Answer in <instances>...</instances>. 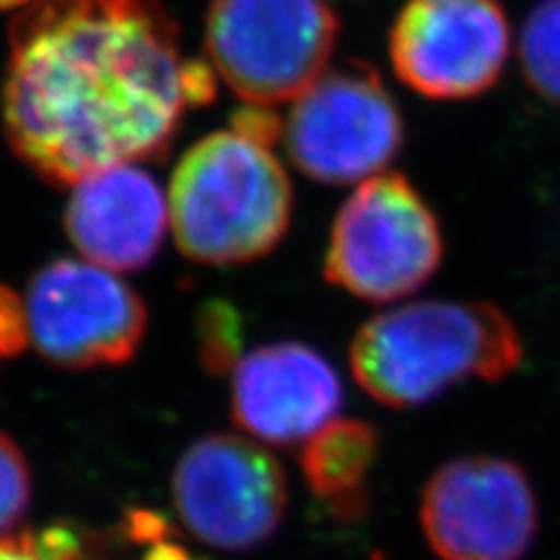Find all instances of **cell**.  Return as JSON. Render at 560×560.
<instances>
[{
  "label": "cell",
  "instance_id": "3957f363",
  "mask_svg": "<svg viewBox=\"0 0 560 560\" xmlns=\"http://www.w3.org/2000/svg\"><path fill=\"white\" fill-rule=\"evenodd\" d=\"M292 183L273 154L238 129L201 138L175 168L168 220L185 257L208 267L269 255L292 220Z\"/></svg>",
  "mask_w": 560,
  "mask_h": 560
},
{
  "label": "cell",
  "instance_id": "9a60e30c",
  "mask_svg": "<svg viewBox=\"0 0 560 560\" xmlns=\"http://www.w3.org/2000/svg\"><path fill=\"white\" fill-rule=\"evenodd\" d=\"M201 360L210 374H226L243 355V320L226 302H208L199 315Z\"/></svg>",
  "mask_w": 560,
  "mask_h": 560
},
{
  "label": "cell",
  "instance_id": "7c38bea8",
  "mask_svg": "<svg viewBox=\"0 0 560 560\" xmlns=\"http://www.w3.org/2000/svg\"><path fill=\"white\" fill-rule=\"evenodd\" d=\"M168 206L150 173L110 166L75 183L66 226L78 250L110 271L145 267L160 250Z\"/></svg>",
  "mask_w": 560,
  "mask_h": 560
},
{
  "label": "cell",
  "instance_id": "277c9868",
  "mask_svg": "<svg viewBox=\"0 0 560 560\" xmlns=\"http://www.w3.org/2000/svg\"><path fill=\"white\" fill-rule=\"evenodd\" d=\"M339 14L329 0H210L208 63L245 103H292L329 68Z\"/></svg>",
  "mask_w": 560,
  "mask_h": 560
},
{
  "label": "cell",
  "instance_id": "5b68a950",
  "mask_svg": "<svg viewBox=\"0 0 560 560\" xmlns=\"http://www.w3.org/2000/svg\"><path fill=\"white\" fill-rule=\"evenodd\" d=\"M444 257L440 220L399 173L358 185L331 224L325 278L374 304H395L423 288Z\"/></svg>",
  "mask_w": 560,
  "mask_h": 560
},
{
  "label": "cell",
  "instance_id": "e0dca14e",
  "mask_svg": "<svg viewBox=\"0 0 560 560\" xmlns=\"http://www.w3.org/2000/svg\"><path fill=\"white\" fill-rule=\"evenodd\" d=\"M0 560H82V547L66 528L14 533L0 539Z\"/></svg>",
  "mask_w": 560,
  "mask_h": 560
},
{
  "label": "cell",
  "instance_id": "d6986e66",
  "mask_svg": "<svg viewBox=\"0 0 560 560\" xmlns=\"http://www.w3.org/2000/svg\"><path fill=\"white\" fill-rule=\"evenodd\" d=\"M152 549L145 553L143 560H199L191 556L178 541H171L164 537H156L150 541Z\"/></svg>",
  "mask_w": 560,
  "mask_h": 560
},
{
  "label": "cell",
  "instance_id": "2e32d148",
  "mask_svg": "<svg viewBox=\"0 0 560 560\" xmlns=\"http://www.w3.org/2000/svg\"><path fill=\"white\" fill-rule=\"evenodd\" d=\"M31 502V475L22 451L0 432V539L14 535Z\"/></svg>",
  "mask_w": 560,
  "mask_h": 560
},
{
  "label": "cell",
  "instance_id": "30bf717a",
  "mask_svg": "<svg viewBox=\"0 0 560 560\" xmlns=\"http://www.w3.org/2000/svg\"><path fill=\"white\" fill-rule=\"evenodd\" d=\"M420 523L442 560H521L537 533V502L518 465L469 455L434 471Z\"/></svg>",
  "mask_w": 560,
  "mask_h": 560
},
{
  "label": "cell",
  "instance_id": "6da1fadb",
  "mask_svg": "<svg viewBox=\"0 0 560 560\" xmlns=\"http://www.w3.org/2000/svg\"><path fill=\"white\" fill-rule=\"evenodd\" d=\"M213 96L215 70L180 55L154 0H38L14 22L8 138L55 183L152 160L185 110Z\"/></svg>",
  "mask_w": 560,
  "mask_h": 560
},
{
  "label": "cell",
  "instance_id": "5bb4252c",
  "mask_svg": "<svg viewBox=\"0 0 560 560\" xmlns=\"http://www.w3.org/2000/svg\"><path fill=\"white\" fill-rule=\"evenodd\" d=\"M518 59L530 90L560 105V0H539L518 38Z\"/></svg>",
  "mask_w": 560,
  "mask_h": 560
},
{
  "label": "cell",
  "instance_id": "8992f818",
  "mask_svg": "<svg viewBox=\"0 0 560 560\" xmlns=\"http://www.w3.org/2000/svg\"><path fill=\"white\" fill-rule=\"evenodd\" d=\"M292 164L323 185H360L388 168L405 121L374 68L348 63L315 80L283 121Z\"/></svg>",
  "mask_w": 560,
  "mask_h": 560
},
{
  "label": "cell",
  "instance_id": "ac0fdd59",
  "mask_svg": "<svg viewBox=\"0 0 560 560\" xmlns=\"http://www.w3.org/2000/svg\"><path fill=\"white\" fill-rule=\"evenodd\" d=\"M26 341V308L14 292L0 288V355L20 353Z\"/></svg>",
  "mask_w": 560,
  "mask_h": 560
},
{
  "label": "cell",
  "instance_id": "4fadbf2b",
  "mask_svg": "<svg viewBox=\"0 0 560 560\" xmlns=\"http://www.w3.org/2000/svg\"><path fill=\"white\" fill-rule=\"evenodd\" d=\"M378 455L376 430L353 418H335L302 444L300 465L311 493L337 516H360Z\"/></svg>",
  "mask_w": 560,
  "mask_h": 560
},
{
  "label": "cell",
  "instance_id": "52a82bcc",
  "mask_svg": "<svg viewBox=\"0 0 560 560\" xmlns=\"http://www.w3.org/2000/svg\"><path fill=\"white\" fill-rule=\"evenodd\" d=\"M173 502L187 530L208 547L248 551L283 521L288 477L250 436L208 434L175 465Z\"/></svg>",
  "mask_w": 560,
  "mask_h": 560
},
{
  "label": "cell",
  "instance_id": "ba28073f",
  "mask_svg": "<svg viewBox=\"0 0 560 560\" xmlns=\"http://www.w3.org/2000/svg\"><path fill=\"white\" fill-rule=\"evenodd\" d=\"M510 51L512 28L500 0H407L390 28L395 75L432 101L486 94Z\"/></svg>",
  "mask_w": 560,
  "mask_h": 560
},
{
  "label": "cell",
  "instance_id": "9c48e42d",
  "mask_svg": "<svg viewBox=\"0 0 560 560\" xmlns=\"http://www.w3.org/2000/svg\"><path fill=\"white\" fill-rule=\"evenodd\" d=\"M24 308L28 341L70 370L127 362L148 325L143 302L125 280L75 259H59L35 276Z\"/></svg>",
  "mask_w": 560,
  "mask_h": 560
},
{
  "label": "cell",
  "instance_id": "7a4b0ae2",
  "mask_svg": "<svg viewBox=\"0 0 560 560\" xmlns=\"http://www.w3.org/2000/svg\"><path fill=\"white\" fill-rule=\"evenodd\" d=\"M350 372L385 407L428 405L467 378L500 381L518 370L514 320L490 302L425 300L383 311L350 341Z\"/></svg>",
  "mask_w": 560,
  "mask_h": 560
},
{
  "label": "cell",
  "instance_id": "8fae6325",
  "mask_svg": "<svg viewBox=\"0 0 560 560\" xmlns=\"http://www.w3.org/2000/svg\"><path fill=\"white\" fill-rule=\"evenodd\" d=\"M232 374V418L259 444H304L343 405V385L318 350L300 341L259 346L238 358Z\"/></svg>",
  "mask_w": 560,
  "mask_h": 560
},
{
  "label": "cell",
  "instance_id": "ffe728a7",
  "mask_svg": "<svg viewBox=\"0 0 560 560\" xmlns=\"http://www.w3.org/2000/svg\"><path fill=\"white\" fill-rule=\"evenodd\" d=\"M24 3H38V0H0V8H12V5H24Z\"/></svg>",
  "mask_w": 560,
  "mask_h": 560
}]
</instances>
